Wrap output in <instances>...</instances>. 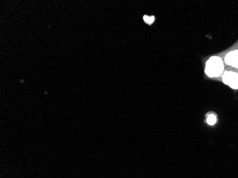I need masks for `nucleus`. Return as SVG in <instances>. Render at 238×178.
Wrapping results in <instances>:
<instances>
[{
    "instance_id": "obj_3",
    "label": "nucleus",
    "mask_w": 238,
    "mask_h": 178,
    "mask_svg": "<svg viewBox=\"0 0 238 178\" xmlns=\"http://www.w3.org/2000/svg\"><path fill=\"white\" fill-rule=\"evenodd\" d=\"M225 62L228 65L233 67H238V50L230 52L225 56Z\"/></svg>"
},
{
    "instance_id": "obj_1",
    "label": "nucleus",
    "mask_w": 238,
    "mask_h": 178,
    "mask_svg": "<svg viewBox=\"0 0 238 178\" xmlns=\"http://www.w3.org/2000/svg\"><path fill=\"white\" fill-rule=\"evenodd\" d=\"M223 62L220 57L213 56L206 63L205 74L210 77H218L223 74Z\"/></svg>"
},
{
    "instance_id": "obj_4",
    "label": "nucleus",
    "mask_w": 238,
    "mask_h": 178,
    "mask_svg": "<svg viewBox=\"0 0 238 178\" xmlns=\"http://www.w3.org/2000/svg\"><path fill=\"white\" fill-rule=\"evenodd\" d=\"M216 121H217V118H216V116H215V115L210 114L207 116V122L209 125H215V123H216Z\"/></svg>"
},
{
    "instance_id": "obj_2",
    "label": "nucleus",
    "mask_w": 238,
    "mask_h": 178,
    "mask_svg": "<svg viewBox=\"0 0 238 178\" xmlns=\"http://www.w3.org/2000/svg\"><path fill=\"white\" fill-rule=\"evenodd\" d=\"M224 84L233 89H238V74L235 72L227 71L223 76Z\"/></svg>"
},
{
    "instance_id": "obj_5",
    "label": "nucleus",
    "mask_w": 238,
    "mask_h": 178,
    "mask_svg": "<svg viewBox=\"0 0 238 178\" xmlns=\"http://www.w3.org/2000/svg\"><path fill=\"white\" fill-rule=\"evenodd\" d=\"M144 19L146 23L148 24H151L153 23V21H154L155 20V17H153V16H151V17H149V16H146L145 15L144 17Z\"/></svg>"
}]
</instances>
